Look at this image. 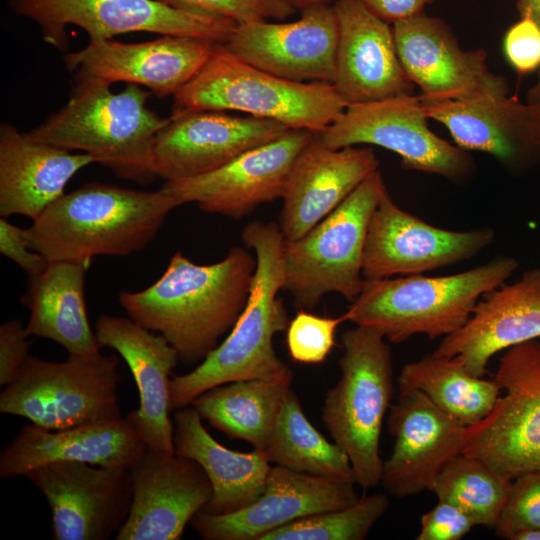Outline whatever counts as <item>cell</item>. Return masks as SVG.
<instances>
[{
	"label": "cell",
	"instance_id": "obj_1",
	"mask_svg": "<svg viewBox=\"0 0 540 540\" xmlns=\"http://www.w3.org/2000/svg\"><path fill=\"white\" fill-rule=\"evenodd\" d=\"M255 270V254L239 246L207 265L177 251L157 281L140 291H121L118 300L132 320L162 335L180 362L199 364L244 310Z\"/></svg>",
	"mask_w": 540,
	"mask_h": 540
},
{
	"label": "cell",
	"instance_id": "obj_2",
	"mask_svg": "<svg viewBox=\"0 0 540 540\" xmlns=\"http://www.w3.org/2000/svg\"><path fill=\"white\" fill-rule=\"evenodd\" d=\"M253 250L256 270L247 304L228 336L192 371L170 381V406L191 405L205 391L223 384L274 379L292 371L276 354L273 337L290 322L282 299L284 237L276 222L253 221L242 230Z\"/></svg>",
	"mask_w": 540,
	"mask_h": 540
},
{
	"label": "cell",
	"instance_id": "obj_3",
	"mask_svg": "<svg viewBox=\"0 0 540 540\" xmlns=\"http://www.w3.org/2000/svg\"><path fill=\"white\" fill-rule=\"evenodd\" d=\"M179 206L162 189L88 183L52 203L25 228V235L30 248L48 262L90 266L97 256H126L144 249Z\"/></svg>",
	"mask_w": 540,
	"mask_h": 540
},
{
	"label": "cell",
	"instance_id": "obj_4",
	"mask_svg": "<svg viewBox=\"0 0 540 540\" xmlns=\"http://www.w3.org/2000/svg\"><path fill=\"white\" fill-rule=\"evenodd\" d=\"M150 91L128 84L113 93L111 84L77 79L68 103L28 135L66 150L87 153L117 176L140 184L156 177L153 145L169 122L150 110Z\"/></svg>",
	"mask_w": 540,
	"mask_h": 540
},
{
	"label": "cell",
	"instance_id": "obj_5",
	"mask_svg": "<svg viewBox=\"0 0 540 540\" xmlns=\"http://www.w3.org/2000/svg\"><path fill=\"white\" fill-rule=\"evenodd\" d=\"M518 267L516 258L498 255L451 275L365 279L342 316L378 331L392 344L415 335L443 338L462 327L481 297L507 282Z\"/></svg>",
	"mask_w": 540,
	"mask_h": 540
},
{
	"label": "cell",
	"instance_id": "obj_6",
	"mask_svg": "<svg viewBox=\"0 0 540 540\" xmlns=\"http://www.w3.org/2000/svg\"><path fill=\"white\" fill-rule=\"evenodd\" d=\"M347 104L331 83L294 82L256 68L216 44L208 61L174 95L172 114L236 111L321 133Z\"/></svg>",
	"mask_w": 540,
	"mask_h": 540
},
{
	"label": "cell",
	"instance_id": "obj_7",
	"mask_svg": "<svg viewBox=\"0 0 540 540\" xmlns=\"http://www.w3.org/2000/svg\"><path fill=\"white\" fill-rule=\"evenodd\" d=\"M340 378L322 405V420L351 463L363 490L380 485L379 442L393 394L390 345L378 331L356 325L342 335Z\"/></svg>",
	"mask_w": 540,
	"mask_h": 540
},
{
	"label": "cell",
	"instance_id": "obj_8",
	"mask_svg": "<svg viewBox=\"0 0 540 540\" xmlns=\"http://www.w3.org/2000/svg\"><path fill=\"white\" fill-rule=\"evenodd\" d=\"M387 190L378 169L303 237L284 240L283 290L298 310L314 309L329 293L349 303L360 294L369 222Z\"/></svg>",
	"mask_w": 540,
	"mask_h": 540
},
{
	"label": "cell",
	"instance_id": "obj_9",
	"mask_svg": "<svg viewBox=\"0 0 540 540\" xmlns=\"http://www.w3.org/2000/svg\"><path fill=\"white\" fill-rule=\"evenodd\" d=\"M116 355L69 354L62 362L30 355L0 393V412L45 429L121 417Z\"/></svg>",
	"mask_w": 540,
	"mask_h": 540
},
{
	"label": "cell",
	"instance_id": "obj_10",
	"mask_svg": "<svg viewBox=\"0 0 540 540\" xmlns=\"http://www.w3.org/2000/svg\"><path fill=\"white\" fill-rule=\"evenodd\" d=\"M493 379L503 395L466 427L462 454L513 480L540 470V339L505 350Z\"/></svg>",
	"mask_w": 540,
	"mask_h": 540
},
{
	"label": "cell",
	"instance_id": "obj_11",
	"mask_svg": "<svg viewBox=\"0 0 540 540\" xmlns=\"http://www.w3.org/2000/svg\"><path fill=\"white\" fill-rule=\"evenodd\" d=\"M428 119L419 95H401L348 105L317 135L330 148L378 146L397 154L406 170L435 174L454 183L468 180L475 171L473 158L436 135Z\"/></svg>",
	"mask_w": 540,
	"mask_h": 540
},
{
	"label": "cell",
	"instance_id": "obj_12",
	"mask_svg": "<svg viewBox=\"0 0 540 540\" xmlns=\"http://www.w3.org/2000/svg\"><path fill=\"white\" fill-rule=\"evenodd\" d=\"M18 15L36 22L43 40L63 50L67 25L82 28L90 42L128 32L201 38L224 44L236 23L171 7L157 0H9Z\"/></svg>",
	"mask_w": 540,
	"mask_h": 540
},
{
	"label": "cell",
	"instance_id": "obj_13",
	"mask_svg": "<svg viewBox=\"0 0 540 540\" xmlns=\"http://www.w3.org/2000/svg\"><path fill=\"white\" fill-rule=\"evenodd\" d=\"M495 240V230L457 231L436 227L403 210L387 190L376 206L366 235L364 279L423 274L471 259Z\"/></svg>",
	"mask_w": 540,
	"mask_h": 540
},
{
	"label": "cell",
	"instance_id": "obj_14",
	"mask_svg": "<svg viewBox=\"0 0 540 540\" xmlns=\"http://www.w3.org/2000/svg\"><path fill=\"white\" fill-rule=\"evenodd\" d=\"M24 477L49 504L54 540H108L128 518L133 493L127 469L58 461Z\"/></svg>",
	"mask_w": 540,
	"mask_h": 540
},
{
	"label": "cell",
	"instance_id": "obj_15",
	"mask_svg": "<svg viewBox=\"0 0 540 540\" xmlns=\"http://www.w3.org/2000/svg\"><path fill=\"white\" fill-rule=\"evenodd\" d=\"M315 134L289 129L216 170L165 181L161 189L180 206L196 203L203 212L239 220L260 205L281 199L295 159Z\"/></svg>",
	"mask_w": 540,
	"mask_h": 540
},
{
	"label": "cell",
	"instance_id": "obj_16",
	"mask_svg": "<svg viewBox=\"0 0 540 540\" xmlns=\"http://www.w3.org/2000/svg\"><path fill=\"white\" fill-rule=\"evenodd\" d=\"M300 12L293 21L237 24L223 46L242 61L280 78L333 84L338 42L333 4Z\"/></svg>",
	"mask_w": 540,
	"mask_h": 540
},
{
	"label": "cell",
	"instance_id": "obj_17",
	"mask_svg": "<svg viewBox=\"0 0 540 540\" xmlns=\"http://www.w3.org/2000/svg\"><path fill=\"white\" fill-rule=\"evenodd\" d=\"M392 28L400 62L422 99L509 94L507 80L489 70L487 52L462 49L443 20L423 12Z\"/></svg>",
	"mask_w": 540,
	"mask_h": 540
},
{
	"label": "cell",
	"instance_id": "obj_18",
	"mask_svg": "<svg viewBox=\"0 0 540 540\" xmlns=\"http://www.w3.org/2000/svg\"><path fill=\"white\" fill-rule=\"evenodd\" d=\"M387 425L394 444L380 484L393 497L431 491L445 465L462 454L466 427L420 391L399 390Z\"/></svg>",
	"mask_w": 540,
	"mask_h": 540
},
{
	"label": "cell",
	"instance_id": "obj_19",
	"mask_svg": "<svg viewBox=\"0 0 540 540\" xmlns=\"http://www.w3.org/2000/svg\"><path fill=\"white\" fill-rule=\"evenodd\" d=\"M289 129L274 120L223 111L171 114L154 140L155 173L165 181L200 176Z\"/></svg>",
	"mask_w": 540,
	"mask_h": 540
},
{
	"label": "cell",
	"instance_id": "obj_20",
	"mask_svg": "<svg viewBox=\"0 0 540 540\" xmlns=\"http://www.w3.org/2000/svg\"><path fill=\"white\" fill-rule=\"evenodd\" d=\"M352 480L314 476L271 465L260 497L236 512L199 511L192 528L205 540H260L265 534L315 514L357 503Z\"/></svg>",
	"mask_w": 540,
	"mask_h": 540
},
{
	"label": "cell",
	"instance_id": "obj_21",
	"mask_svg": "<svg viewBox=\"0 0 540 540\" xmlns=\"http://www.w3.org/2000/svg\"><path fill=\"white\" fill-rule=\"evenodd\" d=\"M129 472L132 503L116 540H178L212 495L202 467L175 452L146 447Z\"/></svg>",
	"mask_w": 540,
	"mask_h": 540
},
{
	"label": "cell",
	"instance_id": "obj_22",
	"mask_svg": "<svg viewBox=\"0 0 540 540\" xmlns=\"http://www.w3.org/2000/svg\"><path fill=\"white\" fill-rule=\"evenodd\" d=\"M216 44L172 35L138 43L110 39L89 42L82 50L66 53L63 59L67 69L76 72L77 79L141 85L162 98L174 96L194 78Z\"/></svg>",
	"mask_w": 540,
	"mask_h": 540
},
{
	"label": "cell",
	"instance_id": "obj_23",
	"mask_svg": "<svg viewBox=\"0 0 540 540\" xmlns=\"http://www.w3.org/2000/svg\"><path fill=\"white\" fill-rule=\"evenodd\" d=\"M535 339H540V267L485 293L466 323L443 337L432 354L484 377L495 354Z\"/></svg>",
	"mask_w": 540,
	"mask_h": 540
},
{
	"label": "cell",
	"instance_id": "obj_24",
	"mask_svg": "<svg viewBox=\"0 0 540 540\" xmlns=\"http://www.w3.org/2000/svg\"><path fill=\"white\" fill-rule=\"evenodd\" d=\"M333 7L338 20L333 86L347 106L413 94L392 25L359 0H336Z\"/></svg>",
	"mask_w": 540,
	"mask_h": 540
},
{
	"label": "cell",
	"instance_id": "obj_25",
	"mask_svg": "<svg viewBox=\"0 0 540 540\" xmlns=\"http://www.w3.org/2000/svg\"><path fill=\"white\" fill-rule=\"evenodd\" d=\"M378 169L372 148L334 149L315 134L295 159L281 197L278 225L284 240L303 237Z\"/></svg>",
	"mask_w": 540,
	"mask_h": 540
},
{
	"label": "cell",
	"instance_id": "obj_26",
	"mask_svg": "<svg viewBox=\"0 0 540 540\" xmlns=\"http://www.w3.org/2000/svg\"><path fill=\"white\" fill-rule=\"evenodd\" d=\"M146 444L127 414L64 429L24 425L0 454V478L24 476L41 465L58 461L84 462L130 470Z\"/></svg>",
	"mask_w": 540,
	"mask_h": 540
},
{
	"label": "cell",
	"instance_id": "obj_27",
	"mask_svg": "<svg viewBox=\"0 0 540 540\" xmlns=\"http://www.w3.org/2000/svg\"><path fill=\"white\" fill-rule=\"evenodd\" d=\"M99 346L115 350L126 362L139 394V407L128 413L146 447L175 452L174 422L170 418V374L179 356L160 334L130 317L100 315L95 325Z\"/></svg>",
	"mask_w": 540,
	"mask_h": 540
},
{
	"label": "cell",
	"instance_id": "obj_28",
	"mask_svg": "<svg viewBox=\"0 0 540 540\" xmlns=\"http://www.w3.org/2000/svg\"><path fill=\"white\" fill-rule=\"evenodd\" d=\"M421 101L459 148L486 153L512 172L536 164L528 103L509 94Z\"/></svg>",
	"mask_w": 540,
	"mask_h": 540
},
{
	"label": "cell",
	"instance_id": "obj_29",
	"mask_svg": "<svg viewBox=\"0 0 540 540\" xmlns=\"http://www.w3.org/2000/svg\"><path fill=\"white\" fill-rule=\"evenodd\" d=\"M96 163L87 153L43 143L10 123L0 126V215L32 221L62 197L70 179Z\"/></svg>",
	"mask_w": 540,
	"mask_h": 540
},
{
	"label": "cell",
	"instance_id": "obj_30",
	"mask_svg": "<svg viewBox=\"0 0 540 540\" xmlns=\"http://www.w3.org/2000/svg\"><path fill=\"white\" fill-rule=\"evenodd\" d=\"M191 405L175 410V453L197 462L207 474L212 495L203 512L225 515L255 502L262 494L271 463L258 449L231 450L206 430Z\"/></svg>",
	"mask_w": 540,
	"mask_h": 540
},
{
	"label": "cell",
	"instance_id": "obj_31",
	"mask_svg": "<svg viewBox=\"0 0 540 540\" xmlns=\"http://www.w3.org/2000/svg\"><path fill=\"white\" fill-rule=\"evenodd\" d=\"M89 266L72 261L49 262L30 276L20 302L29 309L26 332L61 345L69 354L100 351L87 315L85 274Z\"/></svg>",
	"mask_w": 540,
	"mask_h": 540
},
{
	"label": "cell",
	"instance_id": "obj_32",
	"mask_svg": "<svg viewBox=\"0 0 540 540\" xmlns=\"http://www.w3.org/2000/svg\"><path fill=\"white\" fill-rule=\"evenodd\" d=\"M292 381L290 371L274 379L230 382L200 394L191 406L214 428L262 451Z\"/></svg>",
	"mask_w": 540,
	"mask_h": 540
},
{
	"label": "cell",
	"instance_id": "obj_33",
	"mask_svg": "<svg viewBox=\"0 0 540 540\" xmlns=\"http://www.w3.org/2000/svg\"><path fill=\"white\" fill-rule=\"evenodd\" d=\"M397 381L399 390L422 392L465 427L485 418L502 393L494 379L473 376L453 358L432 353L405 364Z\"/></svg>",
	"mask_w": 540,
	"mask_h": 540
},
{
	"label": "cell",
	"instance_id": "obj_34",
	"mask_svg": "<svg viewBox=\"0 0 540 540\" xmlns=\"http://www.w3.org/2000/svg\"><path fill=\"white\" fill-rule=\"evenodd\" d=\"M262 452L274 465L314 476L355 482L349 458L307 419L293 389L281 406Z\"/></svg>",
	"mask_w": 540,
	"mask_h": 540
},
{
	"label": "cell",
	"instance_id": "obj_35",
	"mask_svg": "<svg viewBox=\"0 0 540 540\" xmlns=\"http://www.w3.org/2000/svg\"><path fill=\"white\" fill-rule=\"evenodd\" d=\"M512 480L481 460L460 454L438 475L432 492L466 511L478 526L494 528L507 501Z\"/></svg>",
	"mask_w": 540,
	"mask_h": 540
},
{
	"label": "cell",
	"instance_id": "obj_36",
	"mask_svg": "<svg viewBox=\"0 0 540 540\" xmlns=\"http://www.w3.org/2000/svg\"><path fill=\"white\" fill-rule=\"evenodd\" d=\"M389 505L386 494L364 495L351 506L302 518L265 534L260 540H362Z\"/></svg>",
	"mask_w": 540,
	"mask_h": 540
},
{
	"label": "cell",
	"instance_id": "obj_37",
	"mask_svg": "<svg viewBox=\"0 0 540 540\" xmlns=\"http://www.w3.org/2000/svg\"><path fill=\"white\" fill-rule=\"evenodd\" d=\"M343 316L326 317L298 310L286 329V345L291 359L302 364L324 362L335 345L336 330Z\"/></svg>",
	"mask_w": 540,
	"mask_h": 540
},
{
	"label": "cell",
	"instance_id": "obj_38",
	"mask_svg": "<svg viewBox=\"0 0 540 540\" xmlns=\"http://www.w3.org/2000/svg\"><path fill=\"white\" fill-rule=\"evenodd\" d=\"M174 8L233 21H282L298 11L289 0H157Z\"/></svg>",
	"mask_w": 540,
	"mask_h": 540
},
{
	"label": "cell",
	"instance_id": "obj_39",
	"mask_svg": "<svg viewBox=\"0 0 540 540\" xmlns=\"http://www.w3.org/2000/svg\"><path fill=\"white\" fill-rule=\"evenodd\" d=\"M493 529L504 539L523 529H540V470L512 480L507 501Z\"/></svg>",
	"mask_w": 540,
	"mask_h": 540
},
{
	"label": "cell",
	"instance_id": "obj_40",
	"mask_svg": "<svg viewBox=\"0 0 540 540\" xmlns=\"http://www.w3.org/2000/svg\"><path fill=\"white\" fill-rule=\"evenodd\" d=\"M476 526V521L462 508L438 500L432 509L422 515L416 539L460 540Z\"/></svg>",
	"mask_w": 540,
	"mask_h": 540
},
{
	"label": "cell",
	"instance_id": "obj_41",
	"mask_svg": "<svg viewBox=\"0 0 540 540\" xmlns=\"http://www.w3.org/2000/svg\"><path fill=\"white\" fill-rule=\"evenodd\" d=\"M504 54L510 65L521 74L540 69V28L527 18H520L506 31Z\"/></svg>",
	"mask_w": 540,
	"mask_h": 540
},
{
	"label": "cell",
	"instance_id": "obj_42",
	"mask_svg": "<svg viewBox=\"0 0 540 540\" xmlns=\"http://www.w3.org/2000/svg\"><path fill=\"white\" fill-rule=\"evenodd\" d=\"M29 335L18 319L5 321L0 326V386L5 387L16 376L30 356Z\"/></svg>",
	"mask_w": 540,
	"mask_h": 540
},
{
	"label": "cell",
	"instance_id": "obj_43",
	"mask_svg": "<svg viewBox=\"0 0 540 540\" xmlns=\"http://www.w3.org/2000/svg\"><path fill=\"white\" fill-rule=\"evenodd\" d=\"M0 253L16 263L28 276L42 272L48 261L37 251L30 248L25 229L0 219Z\"/></svg>",
	"mask_w": 540,
	"mask_h": 540
},
{
	"label": "cell",
	"instance_id": "obj_44",
	"mask_svg": "<svg viewBox=\"0 0 540 540\" xmlns=\"http://www.w3.org/2000/svg\"><path fill=\"white\" fill-rule=\"evenodd\" d=\"M371 13L393 25L424 12L437 0H359Z\"/></svg>",
	"mask_w": 540,
	"mask_h": 540
},
{
	"label": "cell",
	"instance_id": "obj_45",
	"mask_svg": "<svg viewBox=\"0 0 540 540\" xmlns=\"http://www.w3.org/2000/svg\"><path fill=\"white\" fill-rule=\"evenodd\" d=\"M531 119L532 146L536 164H540V104H528Z\"/></svg>",
	"mask_w": 540,
	"mask_h": 540
},
{
	"label": "cell",
	"instance_id": "obj_46",
	"mask_svg": "<svg viewBox=\"0 0 540 540\" xmlns=\"http://www.w3.org/2000/svg\"><path fill=\"white\" fill-rule=\"evenodd\" d=\"M516 6L520 18H527L540 28V0H517Z\"/></svg>",
	"mask_w": 540,
	"mask_h": 540
},
{
	"label": "cell",
	"instance_id": "obj_47",
	"mask_svg": "<svg viewBox=\"0 0 540 540\" xmlns=\"http://www.w3.org/2000/svg\"><path fill=\"white\" fill-rule=\"evenodd\" d=\"M509 540H540V529H523L517 531Z\"/></svg>",
	"mask_w": 540,
	"mask_h": 540
},
{
	"label": "cell",
	"instance_id": "obj_48",
	"mask_svg": "<svg viewBox=\"0 0 540 540\" xmlns=\"http://www.w3.org/2000/svg\"><path fill=\"white\" fill-rule=\"evenodd\" d=\"M289 1L298 11H301L314 5L333 4L336 0H289Z\"/></svg>",
	"mask_w": 540,
	"mask_h": 540
},
{
	"label": "cell",
	"instance_id": "obj_49",
	"mask_svg": "<svg viewBox=\"0 0 540 540\" xmlns=\"http://www.w3.org/2000/svg\"><path fill=\"white\" fill-rule=\"evenodd\" d=\"M526 103L540 104V69H539L538 79L527 92Z\"/></svg>",
	"mask_w": 540,
	"mask_h": 540
}]
</instances>
